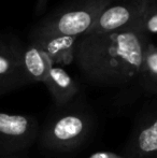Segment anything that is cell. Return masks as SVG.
<instances>
[{
    "mask_svg": "<svg viewBox=\"0 0 157 158\" xmlns=\"http://www.w3.org/2000/svg\"><path fill=\"white\" fill-rule=\"evenodd\" d=\"M150 35L140 27L79 37L76 61L89 83L98 86H124L138 79Z\"/></svg>",
    "mask_w": 157,
    "mask_h": 158,
    "instance_id": "obj_1",
    "label": "cell"
},
{
    "mask_svg": "<svg viewBox=\"0 0 157 158\" xmlns=\"http://www.w3.org/2000/svg\"><path fill=\"white\" fill-rule=\"evenodd\" d=\"M111 0H73L59 8L37 25L30 38L81 35L87 33Z\"/></svg>",
    "mask_w": 157,
    "mask_h": 158,
    "instance_id": "obj_2",
    "label": "cell"
},
{
    "mask_svg": "<svg viewBox=\"0 0 157 158\" xmlns=\"http://www.w3.org/2000/svg\"><path fill=\"white\" fill-rule=\"evenodd\" d=\"M92 129L89 115L70 111L53 116L44 127L40 141L43 148L56 152H69L79 148Z\"/></svg>",
    "mask_w": 157,
    "mask_h": 158,
    "instance_id": "obj_3",
    "label": "cell"
},
{
    "mask_svg": "<svg viewBox=\"0 0 157 158\" xmlns=\"http://www.w3.org/2000/svg\"><path fill=\"white\" fill-rule=\"evenodd\" d=\"M39 137L34 117L0 112V157L23 154Z\"/></svg>",
    "mask_w": 157,
    "mask_h": 158,
    "instance_id": "obj_4",
    "label": "cell"
},
{
    "mask_svg": "<svg viewBox=\"0 0 157 158\" xmlns=\"http://www.w3.org/2000/svg\"><path fill=\"white\" fill-rule=\"evenodd\" d=\"M151 0H111L87 33L108 32L140 27Z\"/></svg>",
    "mask_w": 157,
    "mask_h": 158,
    "instance_id": "obj_5",
    "label": "cell"
},
{
    "mask_svg": "<svg viewBox=\"0 0 157 158\" xmlns=\"http://www.w3.org/2000/svg\"><path fill=\"white\" fill-rule=\"evenodd\" d=\"M23 48L17 41L0 37V83L9 92L28 84L22 61Z\"/></svg>",
    "mask_w": 157,
    "mask_h": 158,
    "instance_id": "obj_6",
    "label": "cell"
},
{
    "mask_svg": "<svg viewBox=\"0 0 157 158\" xmlns=\"http://www.w3.org/2000/svg\"><path fill=\"white\" fill-rule=\"evenodd\" d=\"M76 35H51V37L31 38V42L39 45L46 53L54 66H68L76 58Z\"/></svg>",
    "mask_w": 157,
    "mask_h": 158,
    "instance_id": "obj_7",
    "label": "cell"
},
{
    "mask_svg": "<svg viewBox=\"0 0 157 158\" xmlns=\"http://www.w3.org/2000/svg\"><path fill=\"white\" fill-rule=\"evenodd\" d=\"M44 85L48 89L55 106H65L72 101L79 93V86L74 79L59 66H53Z\"/></svg>",
    "mask_w": 157,
    "mask_h": 158,
    "instance_id": "obj_8",
    "label": "cell"
},
{
    "mask_svg": "<svg viewBox=\"0 0 157 158\" xmlns=\"http://www.w3.org/2000/svg\"><path fill=\"white\" fill-rule=\"evenodd\" d=\"M23 69L28 84L42 82L44 83L54 66L46 53L34 42L23 48L22 55Z\"/></svg>",
    "mask_w": 157,
    "mask_h": 158,
    "instance_id": "obj_9",
    "label": "cell"
},
{
    "mask_svg": "<svg viewBox=\"0 0 157 158\" xmlns=\"http://www.w3.org/2000/svg\"><path fill=\"white\" fill-rule=\"evenodd\" d=\"M130 156L134 158L157 157V116L139 128Z\"/></svg>",
    "mask_w": 157,
    "mask_h": 158,
    "instance_id": "obj_10",
    "label": "cell"
},
{
    "mask_svg": "<svg viewBox=\"0 0 157 158\" xmlns=\"http://www.w3.org/2000/svg\"><path fill=\"white\" fill-rule=\"evenodd\" d=\"M140 85L151 94H157V45L150 43L145 50L138 79Z\"/></svg>",
    "mask_w": 157,
    "mask_h": 158,
    "instance_id": "obj_11",
    "label": "cell"
},
{
    "mask_svg": "<svg viewBox=\"0 0 157 158\" xmlns=\"http://www.w3.org/2000/svg\"><path fill=\"white\" fill-rule=\"evenodd\" d=\"M140 28L147 35H157V1L151 0L140 22Z\"/></svg>",
    "mask_w": 157,
    "mask_h": 158,
    "instance_id": "obj_12",
    "label": "cell"
},
{
    "mask_svg": "<svg viewBox=\"0 0 157 158\" xmlns=\"http://www.w3.org/2000/svg\"><path fill=\"white\" fill-rule=\"evenodd\" d=\"M87 158H134L130 155H119L113 152H96Z\"/></svg>",
    "mask_w": 157,
    "mask_h": 158,
    "instance_id": "obj_13",
    "label": "cell"
},
{
    "mask_svg": "<svg viewBox=\"0 0 157 158\" xmlns=\"http://www.w3.org/2000/svg\"><path fill=\"white\" fill-rule=\"evenodd\" d=\"M48 0H37L36 4V14H41L43 12V10L45 9L46 3H48Z\"/></svg>",
    "mask_w": 157,
    "mask_h": 158,
    "instance_id": "obj_14",
    "label": "cell"
},
{
    "mask_svg": "<svg viewBox=\"0 0 157 158\" xmlns=\"http://www.w3.org/2000/svg\"><path fill=\"white\" fill-rule=\"evenodd\" d=\"M6 93H9V90L6 89V88L4 87V86L2 85L1 83H0V96H2V95L6 94Z\"/></svg>",
    "mask_w": 157,
    "mask_h": 158,
    "instance_id": "obj_15",
    "label": "cell"
},
{
    "mask_svg": "<svg viewBox=\"0 0 157 158\" xmlns=\"http://www.w3.org/2000/svg\"><path fill=\"white\" fill-rule=\"evenodd\" d=\"M23 154H17V155H11V156H3L0 158H23Z\"/></svg>",
    "mask_w": 157,
    "mask_h": 158,
    "instance_id": "obj_16",
    "label": "cell"
}]
</instances>
